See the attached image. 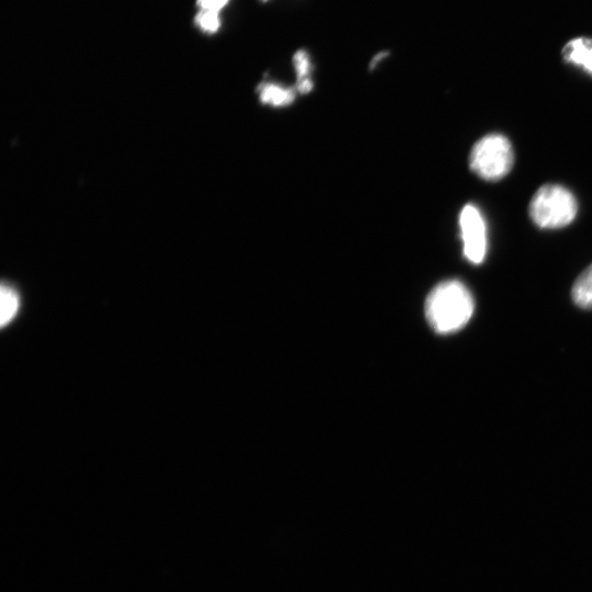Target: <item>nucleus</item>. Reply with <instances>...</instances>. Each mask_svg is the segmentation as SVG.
Returning <instances> with one entry per match:
<instances>
[{"label":"nucleus","instance_id":"1","mask_svg":"<svg viewBox=\"0 0 592 592\" xmlns=\"http://www.w3.org/2000/svg\"><path fill=\"white\" fill-rule=\"evenodd\" d=\"M475 310L468 287L458 280L439 283L429 293L424 314L430 327L440 334L454 333L464 328Z\"/></svg>","mask_w":592,"mask_h":592},{"label":"nucleus","instance_id":"2","mask_svg":"<svg viewBox=\"0 0 592 592\" xmlns=\"http://www.w3.org/2000/svg\"><path fill=\"white\" fill-rule=\"evenodd\" d=\"M578 213L576 196L560 184H545L533 195L528 214L543 229L562 228L573 221Z\"/></svg>","mask_w":592,"mask_h":592},{"label":"nucleus","instance_id":"3","mask_svg":"<svg viewBox=\"0 0 592 592\" xmlns=\"http://www.w3.org/2000/svg\"><path fill=\"white\" fill-rule=\"evenodd\" d=\"M514 163L510 140L502 134L492 133L481 137L469 155L470 170L486 181L504 178Z\"/></svg>","mask_w":592,"mask_h":592},{"label":"nucleus","instance_id":"4","mask_svg":"<svg viewBox=\"0 0 592 592\" xmlns=\"http://www.w3.org/2000/svg\"><path fill=\"white\" fill-rule=\"evenodd\" d=\"M460 238L464 257L473 264H480L487 253V225L480 209L466 204L459 213Z\"/></svg>","mask_w":592,"mask_h":592},{"label":"nucleus","instance_id":"5","mask_svg":"<svg viewBox=\"0 0 592 592\" xmlns=\"http://www.w3.org/2000/svg\"><path fill=\"white\" fill-rule=\"evenodd\" d=\"M563 61L592 77V37L578 36L569 39L561 49Z\"/></svg>","mask_w":592,"mask_h":592},{"label":"nucleus","instance_id":"6","mask_svg":"<svg viewBox=\"0 0 592 592\" xmlns=\"http://www.w3.org/2000/svg\"><path fill=\"white\" fill-rule=\"evenodd\" d=\"M571 295L576 305L583 309H592V264L578 276Z\"/></svg>","mask_w":592,"mask_h":592},{"label":"nucleus","instance_id":"7","mask_svg":"<svg viewBox=\"0 0 592 592\" xmlns=\"http://www.w3.org/2000/svg\"><path fill=\"white\" fill-rule=\"evenodd\" d=\"M260 100L264 104L272 106H285L294 101L295 91L276 83H264L261 86Z\"/></svg>","mask_w":592,"mask_h":592},{"label":"nucleus","instance_id":"8","mask_svg":"<svg viewBox=\"0 0 592 592\" xmlns=\"http://www.w3.org/2000/svg\"><path fill=\"white\" fill-rule=\"evenodd\" d=\"M1 326L9 323L16 315L19 309V296L16 292L8 285L1 286Z\"/></svg>","mask_w":592,"mask_h":592},{"label":"nucleus","instance_id":"9","mask_svg":"<svg viewBox=\"0 0 592 592\" xmlns=\"http://www.w3.org/2000/svg\"><path fill=\"white\" fill-rule=\"evenodd\" d=\"M196 25L204 32L214 33L220 26L218 12L200 10L195 16Z\"/></svg>","mask_w":592,"mask_h":592},{"label":"nucleus","instance_id":"10","mask_svg":"<svg viewBox=\"0 0 592 592\" xmlns=\"http://www.w3.org/2000/svg\"><path fill=\"white\" fill-rule=\"evenodd\" d=\"M294 67L296 69L298 82H304L309 79L310 61L305 50H298L294 55Z\"/></svg>","mask_w":592,"mask_h":592},{"label":"nucleus","instance_id":"11","mask_svg":"<svg viewBox=\"0 0 592 592\" xmlns=\"http://www.w3.org/2000/svg\"><path fill=\"white\" fill-rule=\"evenodd\" d=\"M229 0H197L201 10L219 12Z\"/></svg>","mask_w":592,"mask_h":592},{"label":"nucleus","instance_id":"12","mask_svg":"<svg viewBox=\"0 0 592 592\" xmlns=\"http://www.w3.org/2000/svg\"><path fill=\"white\" fill-rule=\"evenodd\" d=\"M265 1V0H264Z\"/></svg>","mask_w":592,"mask_h":592}]
</instances>
